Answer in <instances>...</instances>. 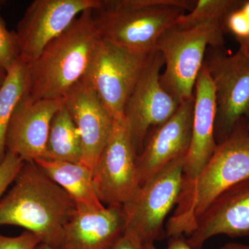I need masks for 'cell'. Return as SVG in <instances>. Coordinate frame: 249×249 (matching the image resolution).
<instances>
[{"label": "cell", "instance_id": "6da1fadb", "mask_svg": "<svg viewBox=\"0 0 249 249\" xmlns=\"http://www.w3.org/2000/svg\"><path fill=\"white\" fill-rule=\"evenodd\" d=\"M13 183L0 200V226L24 228L41 243L61 249L76 204L35 161H24Z\"/></svg>", "mask_w": 249, "mask_h": 249}, {"label": "cell", "instance_id": "7a4b0ae2", "mask_svg": "<svg viewBox=\"0 0 249 249\" xmlns=\"http://www.w3.org/2000/svg\"><path fill=\"white\" fill-rule=\"evenodd\" d=\"M249 178V124L241 121L230 137L193 179L183 178L176 209L165 227L166 236L191 235L198 219L216 199Z\"/></svg>", "mask_w": 249, "mask_h": 249}, {"label": "cell", "instance_id": "3957f363", "mask_svg": "<svg viewBox=\"0 0 249 249\" xmlns=\"http://www.w3.org/2000/svg\"><path fill=\"white\" fill-rule=\"evenodd\" d=\"M92 10L80 14L66 30L46 46L38 58L27 65V95L31 100L64 99L83 79L101 40Z\"/></svg>", "mask_w": 249, "mask_h": 249}, {"label": "cell", "instance_id": "277c9868", "mask_svg": "<svg viewBox=\"0 0 249 249\" xmlns=\"http://www.w3.org/2000/svg\"><path fill=\"white\" fill-rule=\"evenodd\" d=\"M196 0H101L92 10L101 39L124 48L149 54L160 36L176 24Z\"/></svg>", "mask_w": 249, "mask_h": 249}, {"label": "cell", "instance_id": "5b68a950", "mask_svg": "<svg viewBox=\"0 0 249 249\" xmlns=\"http://www.w3.org/2000/svg\"><path fill=\"white\" fill-rule=\"evenodd\" d=\"M224 33L222 23L207 21L190 27L175 24L160 36L155 47L164 59L160 84L178 103L194 98L206 51L224 47Z\"/></svg>", "mask_w": 249, "mask_h": 249}, {"label": "cell", "instance_id": "8992f818", "mask_svg": "<svg viewBox=\"0 0 249 249\" xmlns=\"http://www.w3.org/2000/svg\"><path fill=\"white\" fill-rule=\"evenodd\" d=\"M204 66L214 87V138L219 145L230 137L241 121L249 124V58L240 49L229 54L224 47H210Z\"/></svg>", "mask_w": 249, "mask_h": 249}, {"label": "cell", "instance_id": "52a82bcc", "mask_svg": "<svg viewBox=\"0 0 249 249\" xmlns=\"http://www.w3.org/2000/svg\"><path fill=\"white\" fill-rule=\"evenodd\" d=\"M151 53L133 52L103 39L98 41L82 80L114 120L124 117L126 104Z\"/></svg>", "mask_w": 249, "mask_h": 249}, {"label": "cell", "instance_id": "ba28073f", "mask_svg": "<svg viewBox=\"0 0 249 249\" xmlns=\"http://www.w3.org/2000/svg\"><path fill=\"white\" fill-rule=\"evenodd\" d=\"M184 160L175 162L142 185L123 206L124 231L137 236L142 245L155 243L166 236L164 221L178 203L182 186Z\"/></svg>", "mask_w": 249, "mask_h": 249}, {"label": "cell", "instance_id": "9c48e42d", "mask_svg": "<svg viewBox=\"0 0 249 249\" xmlns=\"http://www.w3.org/2000/svg\"><path fill=\"white\" fill-rule=\"evenodd\" d=\"M137 154L125 118L114 120L107 145L93 170L98 199L107 206H123L140 187Z\"/></svg>", "mask_w": 249, "mask_h": 249}, {"label": "cell", "instance_id": "30bf717a", "mask_svg": "<svg viewBox=\"0 0 249 249\" xmlns=\"http://www.w3.org/2000/svg\"><path fill=\"white\" fill-rule=\"evenodd\" d=\"M163 66V55L155 50L147 59L124 108V117L137 156L149 132L168 121L181 105L160 84Z\"/></svg>", "mask_w": 249, "mask_h": 249}, {"label": "cell", "instance_id": "8fae6325", "mask_svg": "<svg viewBox=\"0 0 249 249\" xmlns=\"http://www.w3.org/2000/svg\"><path fill=\"white\" fill-rule=\"evenodd\" d=\"M101 0H35L18 23L19 60L26 65L38 58L46 46L62 34L82 13Z\"/></svg>", "mask_w": 249, "mask_h": 249}, {"label": "cell", "instance_id": "7c38bea8", "mask_svg": "<svg viewBox=\"0 0 249 249\" xmlns=\"http://www.w3.org/2000/svg\"><path fill=\"white\" fill-rule=\"evenodd\" d=\"M194 104V98L183 101L168 121L147 134L137 159L140 186L186 158L191 145Z\"/></svg>", "mask_w": 249, "mask_h": 249}, {"label": "cell", "instance_id": "4fadbf2b", "mask_svg": "<svg viewBox=\"0 0 249 249\" xmlns=\"http://www.w3.org/2000/svg\"><path fill=\"white\" fill-rule=\"evenodd\" d=\"M64 99L33 101L27 94L18 103L6 134V152L24 161L45 158L51 123Z\"/></svg>", "mask_w": 249, "mask_h": 249}, {"label": "cell", "instance_id": "5bb4252c", "mask_svg": "<svg viewBox=\"0 0 249 249\" xmlns=\"http://www.w3.org/2000/svg\"><path fill=\"white\" fill-rule=\"evenodd\" d=\"M66 106L81 137V163L91 170L110 138L114 119L96 93L80 80L64 98Z\"/></svg>", "mask_w": 249, "mask_h": 249}, {"label": "cell", "instance_id": "9a60e30c", "mask_svg": "<svg viewBox=\"0 0 249 249\" xmlns=\"http://www.w3.org/2000/svg\"><path fill=\"white\" fill-rule=\"evenodd\" d=\"M217 235L232 238L249 235V178L218 196L198 219L187 242L201 249L206 240Z\"/></svg>", "mask_w": 249, "mask_h": 249}, {"label": "cell", "instance_id": "2e32d148", "mask_svg": "<svg viewBox=\"0 0 249 249\" xmlns=\"http://www.w3.org/2000/svg\"><path fill=\"white\" fill-rule=\"evenodd\" d=\"M194 99L191 145L183 165V178L186 179H193L197 176L217 146L214 138V87L204 65L196 79Z\"/></svg>", "mask_w": 249, "mask_h": 249}, {"label": "cell", "instance_id": "e0dca14e", "mask_svg": "<svg viewBox=\"0 0 249 249\" xmlns=\"http://www.w3.org/2000/svg\"><path fill=\"white\" fill-rule=\"evenodd\" d=\"M124 229L123 206L77 209L64 229L61 249H111Z\"/></svg>", "mask_w": 249, "mask_h": 249}, {"label": "cell", "instance_id": "ac0fdd59", "mask_svg": "<svg viewBox=\"0 0 249 249\" xmlns=\"http://www.w3.org/2000/svg\"><path fill=\"white\" fill-rule=\"evenodd\" d=\"M35 162L66 192L77 209L100 210L106 207L95 191L92 170L86 165L44 158Z\"/></svg>", "mask_w": 249, "mask_h": 249}, {"label": "cell", "instance_id": "d6986e66", "mask_svg": "<svg viewBox=\"0 0 249 249\" xmlns=\"http://www.w3.org/2000/svg\"><path fill=\"white\" fill-rule=\"evenodd\" d=\"M81 137L68 109L62 106L51 123L44 159L81 163Z\"/></svg>", "mask_w": 249, "mask_h": 249}, {"label": "cell", "instance_id": "ffe728a7", "mask_svg": "<svg viewBox=\"0 0 249 249\" xmlns=\"http://www.w3.org/2000/svg\"><path fill=\"white\" fill-rule=\"evenodd\" d=\"M29 87L28 66L20 60L6 73L0 87V165L6 155V134L18 103L27 94Z\"/></svg>", "mask_w": 249, "mask_h": 249}, {"label": "cell", "instance_id": "44dd1931", "mask_svg": "<svg viewBox=\"0 0 249 249\" xmlns=\"http://www.w3.org/2000/svg\"><path fill=\"white\" fill-rule=\"evenodd\" d=\"M242 2L243 0H196L194 8L189 14L181 15L175 24L190 27L207 21H217L223 24L228 15L237 9Z\"/></svg>", "mask_w": 249, "mask_h": 249}, {"label": "cell", "instance_id": "7402d4cb", "mask_svg": "<svg viewBox=\"0 0 249 249\" xmlns=\"http://www.w3.org/2000/svg\"><path fill=\"white\" fill-rule=\"evenodd\" d=\"M19 60V48L16 31H9L0 16V72L6 73Z\"/></svg>", "mask_w": 249, "mask_h": 249}, {"label": "cell", "instance_id": "603a6c76", "mask_svg": "<svg viewBox=\"0 0 249 249\" xmlns=\"http://www.w3.org/2000/svg\"><path fill=\"white\" fill-rule=\"evenodd\" d=\"M24 163V160L18 156L6 152L4 160L0 165V200L8 188L14 183Z\"/></svg>", "mask_w": 249, "mask_h": 249}, {"label": "cell", "instance_id": "cb8c5ba5", "mask_svg": "<svg viewBox=\"0 0 249 249\" xmlns=\"http://www.w3.org/2000/svg\"><path fill=\"white\" fill-rule=\"evenodd\" d=\"M40 243V239L27 231L16 237L0 233V249H35Z\"/></svg>", "mask_w": 249, "mask_h": 249}, {"label": "cell", "instance_id": "d4e9b609", "mask_svg": "<svg viewBox=\"0 0 249 249\" xmlns=\"http://www.w3.org/2000/svg\"><path fill=\"white\" fill-rule=\"evenodd\" d=\"M142 243L132 232L124 231L111 249H142Z\"/></svg>", "mask_w": 249, "mask_h": 249}, {"label": "cell", "instance_id": "484cf974", "mask_svg": "<svg viewBox=\"0 0 249 249\" xmlns=\"http://www.w3.org/2000/svg\"><path fill=\"white\" fill-rule=\"evenodd\" d=\"M142 249H158L156 248L154 243L145 244L142 246ZM165 249H196L193 248L187 242L184 236H174L170 237L168 247Z\"/></svg>", "mask_w": 249, "mask_h": 249}, {"label": "cell", "instance_id": "4316f807", "mask_svg": "<svg viewBox=\"0 0 249 249\" xmlns=\"http://www.w3.org/2000/svg\"><path fill=\"white\" fill-rule=\"evenodd\" d=\"M240 45V50L249 58V36L245 38L237 40Z\"/></svg>", "mask_w": 249, "mask_h": 249}, {"label": "cell", "instance_id": "83f0119b", "mask_svg": "<svg viewBox=\"0 0 249 249\" xmlns=\"http://www.w3.org/2000/svg\"><path fill=\"white\" fill-rule=\"evenodd\" d=\"M219 249H249V245L230 242V243L226 244Z\"/></svg>", "mask_w": 249, "mask_h": 249}, {"label": "cell", "instance_id": "f1b7e54d", "mask_svg": "<svg viewBox=\"0 0 249 249\" xmlns=\"http://www.w3.org/2000/svg\"><path fill=\"white\" fill-rule=\"evenodd\" d=\"M240 9L249 19V0H243V2L241 5Z\"/></svg>", "mask_w": 249, "mask_h": 249}, {"label": "cell", "instance_id": "f546056e", "mask_svg": "<svg viewBox=\"0 0 249 249\" xmlns=\"http://www.w3.org/2000/svg\"><path fill=\"white\" fill-rule=\"evenodd\" d=\"M35 249H53L52 248V247H49V246L47 245H45L44 243H40L36 247Z\"/></svg>", "mask_w": 249, "mask_h": 249}, {"label": "cell", "instance_id": "4dcf8cb0", "mask_svg": "<svg viewBox=\"0 0 249 249\" xmlns=\"http://www.w3.org/2000/svg\"><path fill=\"white\" fill-rule=\"evenodd\" d=\"M6 73H2V72H0V87L2 85L3 83H4L5 78H6Z\"/></svg>", "mask_w": 249, "mask_h": 249}, {"label": "cell", "instance_id": "1f68e13d", "mask_svg": "<svg viewBox=\"0 0 249 249\" xmlns=\"http://www.w3.org/2000/svg\"><path fill=\"white\" fill-rule=\"evenodd\" d=\"M0 4H1V1H0Z\"/></svg>", "mask_w": 249, "mask_h": 249}]
</instances>
